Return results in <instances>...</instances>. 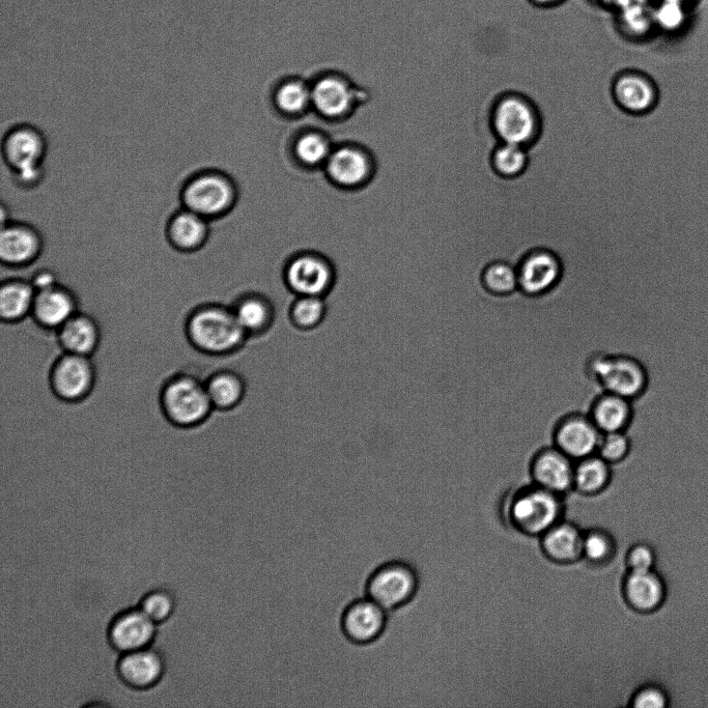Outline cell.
Listing matches in <instances>:
<instances>
[{
	"mask_svg": "<svg viewBox=\"0 0 708 708\" xmlns=\"http://www.w3.org/2000/svg\"><path fill=\"white\" fill-rule=\"evenodd\" d=\"M186 335L194 349L210 356H226L239 351L248 335L232 307L217 303L198 306L186 321Z\"/></svg>",
	"mask_w": 708,
	"mask_h": 708,
	"instance_id": "cell-1",
	"label": "cell"
},
{
	"mask_svg": "<svg viewBox=\"0 0 708 708\" xmlns=\"http://www.w3.org/2000/svg\"><path fill=\"white\" fill-rule=\"evenodd\" d=\"M160 406L173 426L193 429L202 426L215 410L206 382L190 374H179L163 385Z\"/></svg>",
	"mask_w": 708,
	"mask_h": 708,
	"instance_id": "cell-2",
	"label": "cell"
},
{
	"mask_svg": "<svg viewBox=\"0 0 708 708\" xmlns=\"http://www.w3.org/2000/svg\"><path fill=\"white\" fill-rule=\"evenodd\" d=\"M491 127L499 143L529 148L542 131V117L536 104L521 93H504L491 110Z\"/></svg>",
	"mask_w": 708,
	"mask_h": 708,
	"instance_id": "cell-3",
	"label": "cell"
},
{
	"mask_svg": "<svg viewBox=\"0 0 708 708\" xmlns=\"http://www.w3.org/2000/svg\"><path fill=\"white\" fill-rule=\"evenodd\" d=\"M46 151L45 137L34 126H16L4 137V159L22 188H33L41 183Z\"/></svg>",
	"mask_w": 708,
	"mask_h": 708,
	"instance_id": "cell-4",
	"label": "cell"
},
{
	"mask_svg": "<svg viewBox=\"0 0 708 708\" xmlns=\"http://www.w3.org/2000/svg\"><path fill=\"white\" fill-rule=\"evenodd\" d=\"M181 198L185 209L211 220L228 214L234 208L238 191L229 176L218 171H204L188 179Z\"/></svg>",
	"mask_w": 708,
	"mask_h": 708,
	"instance_id": "cell-5",
	"label": "cell"
},
{
	"mask_svg": "<svg viewBox=\"0 0 708 708\" xmlns=\"http://www.w3.org/2000/svg\"><path fill=\"white\" fill-rule=\"evenodd\" d=\"M590 375L604 389L632 402L638 401L649 384L647 368L629 353L599 356L590 363Z\"/></svg>",
	"mask_w": 708,
	"mask_h": 708,
	"instance_id": "cell-6",
	"label": "cell"
},
{
	"mask_svg": "<svg viewBox=\"0 0 708 708\" xmlns=\"http://www.w3.org/2000/svg\"><path fill=\"white\" fill-rule=\"evenodd\" d=\"M419 589V575L412 564L390 560L368 577L366 596L389 611L404 608L413 601Z\"/></svg>",
	"mask_w": 708,
	"mask_h": 708,
	"instance_id": "cell-7",
	"label": "cell"
},
{
	"mask_svg": "<svg viewBox=\"0 0 708 708\" xmlns=\"http://www.w3.org/2000/svg\"><path fill=\"white\" fill-rule=\"evenodd\" d=\"M96 380L97 372L92 357L64 352L54 361L49 374L53 394L70 404L88 399Z\"/></svg>",
	"mask_w": 708,
	"mask_h": 708,
	"instance_id": "cell-8",
	"label": "cell"
},
{
	"mask_svg": "<svg viewBox=\"0 0 708 708\" xmlns=\"http://www.w3.org/2000/svg\"><path fill=\"white\" fill-rule=\"evenodd\" d=\"M288 289L298 296L326 297L335 283L331 262L316 252H302L293 257L283 272Z\"/></svg>",
	"mask_w": 708,
	"mask_h": 708,
	"instance_id": "cell-9",
	"label": "cell"
},
{
	"mask_svg": "<svg viewBox=\"0 0 708 708\" xmlns=\"http://www.w3.org/2000/svg\"><path fill=\"white\" fill-rule=\"evenodd\" d=\"M519 291L528 297H541L560 282L563 265L557 253L548 248L528 251L517 265Z\"/></svg>",
	"mask_w": 708,
	"mask_h": 708,
	"instance_id": "cell-10",
	"label": "cell"
},
{
	"mask_svg": "<svg viewBox=\"0 0 708 708\" xmlns=\"http://www.w3.org/2000/svg\"><path fill=\"white\" fill-rule=\"evenodd\" d=\"M362 93L344 76L327 74L311 83L313 108L319 115L330 121L349 117Z\"/></svg>",
	"mask_w": 708,
	"mask_h": 708,
	"instance_id": "cell-11",
	"label": "cell"
},
{
	"mask_svg": "<svg viewBox=\"0 0 708 708\" xmlns=\"http://www.w3.org/2000/svg\"><path fill=\"white\" fill-rule=\"evenodd\" d=\"M560 513L558 494L537 486L520 495L513 507L517 526L528 534H545L557 524Z\"/></svg>",
	"mask_w": 708,
	"mask_h": 708,
	"instance_id": "cell-12",
	"label": "cell"
},
{
	"mask_svg": "<svg viewBox=\"0 0 708 708\" xmlns=\"http://www.w3.org/2000/svg\"><path fill=\"white\" fill-rule=\"evenodd\" d=\"M602 435L589 415L572 413L557 423L553 440L554 446L578 462L596 455Z\"/></svg>",
	"mask_w": 708,
	"mask_h": 708,
	"instance_id": "cell-13",
	"label": "cell"
},
{
	"mask_svg": "<svg viewBox=\"0 0 708 708\" xmlns=\"http://www.w3.org/2000/svg\"><path fill=\"white\" fill-rule=\"evenodd\" d=\"M612 95L617 106L633 117L647 116L660 101L657 83L639 71H626L616 76Z\"/></svg>",
	"mask_w": 708,
	"mask_h": 708,
	"instance_id": "cell-14",
	"label": "cell"
},
{
	"mask_svg": "<svg viewBox=\"0 0 708 708\" xmlns=\"http://www.w3.org/2000/svg\"><path fill=\"white\" fill-rule=\"evenodd\" d=\"M388 623V611L370 597L357 599L344 610L341 620L345 637L357 645L378 641Z\"/></svg>",
	"mask_w": 708,
	"mask_h": 708,
	"instance_id": "cell-15",
	"label": "cell"
},
{
	"mask_svg": "<svg viewBox=\"0 0 708 708\" xmlns=\"http://www.w3.org/2000/svg\"><path fill=\"white\" fill-rule=\"evenodd\" d=\"M324 169L334 185L356 189L371 180L374 175V159L359 146L343 145L333 149Z\"/></svg>",
	"mask_w": 708,
	"mask_h": 708,
	"instance_id": "cell-16",
	"label": "cell"
},
{
	"mask_svg": "<svg viewBox=\"0 0 708 708\" xmlns=\"http://www.w3.org/2000/svg\"><path fill=\"white\" fill-rule=\"evenodd\" d=\"M575 461L556 446L541 449L531 461V476L537 487L555 494L574 488Z\"/></svg>",
	"mask_w": 708,
	"mask_h": 708,
	"instance_id": "cell-17",
	"label": "cell"
},
{
	"mask_svg": "<svg viewBox=\"0 0 708 708\" xmlns=\"http://www.w3.org/2000/svg\"><path fill=\"white\" fill-rule=\"evenodd\" d=\"M43 249L41 234L33 225L8 222L4 223L0 234V259L11 268L32 265Z\"/></svg>",
	"mask_w": 708,
	"mask_h": 708,
	"instance_id": "cell-18",
	"label": "cell"
},
{
	"mask_svg": "<svg viewBox=\"0 0 708 708\" xmlns=\"http://www.w3.org/2000/svg\"><path fill=\"white\" fill-rule=\"evenodd\" d=\"M156 623L140 608L124 611L112 620L108 639L123 654L148 648L155 638Z\"/></svg>",
	"mask_w": 708,
	"mask_h": 708,
	"instance_id": "cell-19",
	"label": "cell"
},
{
	"mask_svg": "<svg viewBox=\"0 0 708 708\" xmlns=\"http://www.w3.org/2000/svg\"><path fill=\"white\" fill-rule=\"evenodd\" d=\"M78 309L75 293L59 283L37 292L32 317L43 329L56 332L78 313Z\"/></svg>",
	"mask_w": 708,
	"mask_h": 708,
	"instance_id": "cell-20",
	"label": "cell"
},
{
	"mask_svg": "<svg viewBox=\"0 0 708 708\" xmlns=\"http://www.w3.org/2000/svg\"><path fill=\"white\" fill-rule=\"evenodd\" d=\"M164 672L162 658L149 648L124 654L118 664V673L127 686L144 690L159 683Z\"/></svg>",
	"mask_w": 708,
	"mask_h": 708,
	"instance_id": "cell-21",
	"label": "cell"
},
{
	"mask_svg": "<svg viewBox=\"0 0 708 708\" xmlns=\"http://www.w3.org/2000/svg\"><path fill=\"white\" fill-rule=\"evenodd\" d=\"M56 334L64 353L92 357L101 343L98 322L80 311L56 331Z\"/></svg>",
	"mask_w": 708,
	"mask_h": 708,
	"instance_id": "cell-22",
	"label": "cell"
},
{
	"mask_svg": "<svg viewBox=\"0 0 708 708\" xmlns=\"http://www.w3.org/2000/svg\"><path fill=\"white\" fill-rule=\"evenodd\" d=\"M589 416L602 434L629 432L635 418L634 402L604 392L593 402Z\"/></svg>",
	"mask_w": 708,
	"mask_h": 708,
	"instance_id": "cell-23",
	"label": "cell"
},
{
	"mask_svg": "<svg viewBox=\"0 0 708 708\" xmlns=\"http://www.w3.org/2000/svg\"><path fill=\"white\" fill-rule=\"evenodd\" d=\"M630 608L639 613L656 611L665 599V586L655 571L630 572L623 585Z\"/></svg>",
	"mask_w": 708,
	"mask_h": 708,
	"instance_id": "cell-24",
	"label": "cell"
},
{
	"mask_svg": "<svg viewBox=\"0 0 708 708\" xmlns=\"http://www.w3.org/2000/svg\"><path fill=\"white\" fill-rule=\"evenodd\" d=\"M207 219L183 208L169 219L166 235L169 243L182 252L200 250L208 240Z\"/></svg>",
	"mask_w": 708,
	"mask_h": 708,
	"instance_id": "cell-25",
	"label": "cell"
},
{
	"mask_svg": "<svg viewBox=\"0 0 708 708\" xmlns=\"http://www.w3.org/2000/svg\"><path fill=\"white\" fill-rule=\"evenodd\" d=\"M37 291L31 281L11 278L0 287V317L7 324L32 317Z\"/></svg>",
	"mask_w": 708,
	"mask_h": 708,
	"instance_id": "cell-26",
	"label": "cell"
},
{
	"mask_svg": "<svg viewBox=\"0 0 708 708\" xmlns=\"http://www.w3.org/2000/svg\"><path fill=\"white\" fill-rule=\"evenodd\" d=\"M232 308L239 324L249 337L265 334L273 326L275 308L270 299L264 295L245 294Z\"/></svg>",
	"mask_w": 708,
	"mask_h": 708,
	"instance_id": "cell-27",
	"label": "cell"
},
{
	"mask_svg": "<svg viewBox=\"0 0 708 708\" xmlns=\"http://www.w3.org/2000/svg\"><path fill=\"white\" fill-rule=\"evenodd\" d=\"M205 382L215 410H234L241 405L245 398L246 383L239 374L233 371H218Z\"/></svg>",
	"mask_w": 708,
	"mask_h": 708,
	"instance_id": "cell-28",
	"label": "cell"
},
{
	"mask_svg": "<svg viewBox=\"0 0 708 708\" xmlns=\"http://www.w3.org/2000/svg\"><path fill=\"white\" fill-rule=\"evenodd\" d=\"M583 541L574 525L556 524L545 533L543 547L551 559L573 562L583 555Z\"/></svg>",
	"mask_w": 708,
	"mask_h": 708,
	"instance_id": "cell-29",
	"label": "cell"
},
{
	"mask_svg": "<svg viewBox=\"0 0 708 708\" xmlns=\"http://www.w3.org/2000/svg\"><path fill=\"white\" fill-rule=\"evenodd\" d=\"M276 108L290 118H298L313 108L311 84L299 78H290L279 84L274 93Z\"/></svg>",
	"mask_w": 708,
	"mask_h": 708,
	"instance_id": "cell-30",
	"label": "cell"
},
{
	"mask_svg": "<svg viewBox=\"0 0 708 708\" xmlns=\"http://www.w3.org/2000/svg\"><path fill=\"white\" fill-rule=\"evenodd\" d=\"M611 475V465L596 453L576 462L574 488L586 495L601 493L609 485Z\"/></svg>",
	"mask_w": 708,
	"mask_h": 708,
	"instance_id": "cell-31",
	"label": "cell"
},
{
	"mask_svg": "<svg viewBox=\"0 0 708 708\" xmlns=\"http://www.w3.org/2000/svg\"><path fill=\"white\" fill-rule=\"evenodd\" d=\"M333 149L329 137L316 130L299 134L293 146L296 159L308 168L324 167Z\"/></svg>",
	"mask_w": 708,
	"mask_h": 708,
	"instance_id": "cell-32",
	"label": "cell"
},
{
	"mask_svg": "<svg viewBox=\"0 0 708 708\" xmlns=\"http://www.w3.org/2000/svg\"><path fill=\"white\" fill-rule=\"evenodd\" d=\"M481 285L491 295L506 297L519 291L517 266L506 261H494L481 273Z\"/></svg>",
	"mask_w": 708,
	"mask_h": 708,
	"instance_id": "cell-33",
	"label": "cell"
},
{
	"mask_svg": "<svg viewBox=\"0 0 708 708\" xmlns=\"http://www.w3.org/2000/svg\"><path fill=\"white\" fill-rule=\"evenodd\" d=\"M491 163L500 177L515 179L525 173L529 164V153L524 147L499 143L491 154Z\"/></svg>",
	"mask_w": 708,
	"mask_h": 708,
	"instance_id": "cell-34",
	"label": "cell"
},
{
	"mask_svg": "<svg viewBox=\"0 0 708 708\" xmlns=\"http://www.w3.org/2000/svg\"><path fill=\"white\" fill-rule=\"evenodd\" d=\"M327 316V304L324 297L298 296L290 308L292 324L303 331L318 328Z\"/></svg>",
	"mask_w": 708,
	"mask_h": 708,
	"instance_id": "cell-35",
	"label": "cell"
},
{
	"mask_svg": "<svg viewBox=\"0 0 708 708\" xmlns=\"http://www.w3.org/2000/svg\"><path fill=\"white\" fill-rule=\"evenodd\" d=\"M633 451V440L628 432L603 434L597 455L610 465L628 460Z\"/></svg>",
	"mask_w": 708,
	"mask_h": 708,
	"instance_id": "cell-36",
	"label": "cell"
},
{
	"mask_svg": "<svg viewBox=\"0 0 708 708\" xmlns=\"http://www.w3.org/2000/svg\"><path fill=\"white\" fill-rule=\"evenodd\" d=\"M175 607L176 602L171 593L155 590L147 594L139 608L158 625L173 615Z\"/></svg>",
	"mask_w": 708,
	"mask_h": 708,
	"instance_id": "cell-37",
	"label": "cell"
},
{
	"mask_svg": "<svg viewBox=\"0 0 708 708\" xmlns=\"http://www.w3.org/2000/svg\"><path fill=\"white\" fill-rule=\"evenodd\" d=\"M631 705L635 708H669V697L661 687L645 685L632 696Z\"/></svg>",
	"mask_w": 708,
	"mask_h": 708,
	"instance_id": "cell-38",
	"label": "cell"
},
{
	"mask_svg": "<svg viewBox=\"0 0 708 708\" xmlns=\"http://www.w3.org/2000/svg\"><path fill=\"white\" fill-rule=\"evenodd\" d=\"M656 553L648 544H635L627 556V564L630 572L654 571L656 566Z\"/></svg>",
	"mask_w": 708,
	"mask_h": 708,
	"instance_id": "cell-39",
	"label": "cell"
},
{
	"mask_svg": "<svg viewBox=\"0 0 708 708\" xmlns=\"http://www.w3.org/2000/svg\"><path fill=\"white\" fill-rule=\"evenodd\" d=\"M612 551V543L607 534L591 532L583 541V555L592 561L606 559Z\"/></svg>",
	"mask_w": 708,
	"mask_h": 708,
	"instance_id": "cell-40",
	"label": "cell"
},
{
	"mask_svg": "<svg viewBox=\"0 0 708 708\" xmlns=\"http://www.w3.org/2000/svg\"><path fill=\"white\" fill-rule=\"evenodd\" d=\"M31 282L37 292L50 289L60 283L58 276L50 270L37 272Z\"/></svg>",
	"mask_w": 708,
	"mask_h": 708,
	"instance_id": "cell-41",
	"label": "cell"
},
{
	"mask_svg": "<svg viewBox=\"0 0 708 708\" xmlns=\"http://www.w3.org/2000/svg\"><path fill=\"white\" fill-rule=\"evenodd\" d=\"M531 2L537 6L548 7L555 6L563 2V0H531Z\"/></svg>",
	"mask_w": 708,
	"mask_h": 708,
	"instance_id": "cell-42",
	"label": "cell"
}]
</instances>
